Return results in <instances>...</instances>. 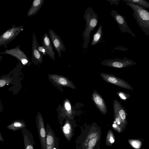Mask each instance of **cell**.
Masks as SVG:
<instances>
[{"instance_id":"1","label":"cell","mask_w":149,"mask_h":149,"mask_svg":"<svg viewBox=\"0 0 149 149\" xmlns=\"http://www.w3.org/2000/svg\"><path fill=\"white\" fill-rule=\"evenodd\" d=\"M84 18L86 21L85 29L83 33L84 42L82 47L84 49L88 47L91 34L97 26L98 23V16L91 7L88 8L85 10Z\"/></svg>"},{"instance_id":"2","label":"cell","mask_w":149,"mask_h":149,"mask_svg":"<svg viewBox=\"0 0 149 149\" xmlns=\"http://www.w3.org/2000/svg\"><path fill=\"white\" fill-rule=\"evenodd\" d=\"M133 10V17L142 31L147 36L149 35V13L145 8L133 3H126Z\"/></svg>"},{"instance_id":"3","label":"cell","mask_w":149,"mask_h":149,"mask_svg":"<svg viewBox=\"0 0 149 149\" xmlns=\"http://www.w3.org/2000/svg\"><path fill=\"white\" fill-rule=\"evenodd\" d=\"M24 29L23 26H17L15 24L13 25L11 28L6 30L0 36V47L3 45L5 48H7L8 45L15 39Z\"/></svg>"},{"instance_id":"4","label":"cell","mask_w":149,"mask_h":149,"mask_svg":"<svg viewBox=\"0 0 149 149\" xmlns=\"http://www.w3.org/2000/svg\"><path fill=\"white\" fill-rule=\"evenodd\" d=\"M101 64L107 66L122 68L135 65L137 63L125 57L123 58H116L104 60L101 62Z\"/></svg>"},{"instance_id":"5","label":"cell","mask_w":149,"mask_h":149,"mask_svg":"<svg viewBox=\"0 0 149 149\" xmlns=\"http://www.w3.org/2000/svg\"><path fill=\"white\" fill-rule=\"evenodd\" d=\"M100 75L103 79L107 83L125 89L132 90V87L126 81L112 74L101 73Z\"/></svg>"},{"instance_id":"6","label":"cell","mask_w":149,"mask_h":149,"mask_svg":"<svg viewBox=\"0 0 149 149\" xmlns=\"http://www.w3.org/2000/svg\"><path fill=\"white\" fill-rule=\"evenodd\" d=\"M20 45L13 48L6 49L4 51L0 52V54H6L15 57L24 65L29 64L30 62L28 58L20 49Z\"/></svg>"},{"instance_id":"7","label":"cell","mask_w":149,"mask_h":149,"mask_svg":"<svg viewBox=\"0 0 149 149\" xmlns=\"http://www.w3.org/2000/svg\"><path fill=\"white\" fill-rule=\"evenodd\" d=\"M111 15L113 17L116 23L118 25L120 31L122 33H129L132 36L135 38V34L129 27L125 20V17L119 14L115 10H112L111 12Z\"/></svg>"},{"instance_id":"8","label":"cell","mask_w":149,"mask_h":149,"mask_svg":"<svg viewBox=\"0 0 149 149\" xmlns=\"http://www.w3.org/2000/svg\"><path fill=\"white\" fill-rule=\"evenodd\" d=\"M49 35L52 45L57 51L58 56L61 57V51L64 52L66 50L64 43L60 36L52 29H49Z\"/></svg>"},{"instance_id":"9","label":"cell","mask_w":149,"mask_h":149,"mask_svg":"<svg viewBox=\"0 0 149 149\" xmlns=\"http://www.w3.org/2000/svg\"><path fill=\"white\" fill-rule=\"evenodd\" d=\"M45 130L46 149H60L58 140L52 129L47 126Z\"/></svg>"},{"instance_id":"10","label":"cell","mask_w":149,"mask_h":149,"mask_svg":"<svg viewBox=\"0 0 149 149\" xmlns=\"http://www.w3.org/2000/svg\"><path fill=\"white\" fill-rule=\"evenodd\" d=\"M39 44L34 32L33 33L32 44L31 59L33 62L35 63H41L43 61V55L38 50Z\"/></svg>"},{"instance_id":"11","label":"cell","mask_w":149,"mask_h":149,"mask_svg":"<svg viewBox=\"0 0 149 149\" xmlns=\"http://www.w3.org/2000/svg\"><path fill=\"white\" fill-rule=\"evenodd\" d=\"M37 127L42 149L46 148V133L42 117L39 116L37 121Z\"/></svg>"},{"instance_id":"12","label":"cell","mask_w":149,"mask_h":149,"mask_svg":"<svg viewBox=\"0 0 149 149\" xmlns=\"http://www.w3.org/2000/svg\"><path fill=\"white\" fill-rule=\"evenodd\" d=\"M42 43L46 51L47 55L52 59L55 60V52L50 39L46 33H45L43 36Z\"/></svg>"},{"instance_id":"13","label":"cell","mask_w":149,"mask_h":149,"mask_svg":"<svg viewBox=\"0 0 149 149\" xmlns=\"http://www.w3.org/2000/svg\"><path fill=\"white\" fill-rule=\"evenodd\" d=\"M25 149H34L35 142L32 134L26 128L21 130Z\"/></svg>"},{"instance_id":"14","label":"cell","mask_w":149,"mask_h":149,"mask_svg":"<svg viewBox=\"0 0 149 149\" xmlns=\"http://www.w3.org/2000/svg\"><path fill=\"white\" fill-rule=\"evenodd\" d=\"M92 99L95 105L103 113L107 112V109L105 101L100 95L95 91L92 94Z\"/></svg>"},{"instance_id":"15","label":"cell","mask_w":149,"mask_h":149,"mask_svg":"<svg viewBox=\"0 0 149 149\" xmlns=\"http://www.w3.org/2000/svg\"><path fill=\"white\" fill-rule=\"evenodd\" d=\"M45 0H34L28 10L27 16L30 17L37 14L41 8Z\"/></svg>"},{"instance_id":"16","label":"cell","mask_w":149,"mask_h":149,"mask_svg":"<svg viewBox=\"0 0 149 149\" xmlns=\"http://www.w3.org/2000/svg\"><path fill=\"white\" fill-rule=\"evenodd\" d=\"M26 127V124L24 121L17 120L7 126L6 128L12 131H16L22 130Z\"/></svg>"},{"instance_id":"17","label":"cell","mask_w":149,"mask_h":149,"mask_svg":"<svg viewBox=\"0 0 149 149\" xmlns=\"http://www.w3.org/2000/svg\"><path fill=\"white\" fill-rule=\"evenodd\" d=\"M64 135L68 141H70L73 136V129L68 121L65 123L62 128Z\"/></svg>"},{"instance_id":"18","label":"cell","mask_w":149,"mask_h":149,"mask_svg":"<svg viewBox=\"0 0 149 149\" xmlns=\"http://www.w3.org/2000/svg\"><path fill=\"white\" fill-rule=\"evenodd\" d=\"M103 33L102 26L100 25L96 32L93 35V39L91 43V46L95 45L101 42L103 40Z\"/></svg>"},{"instance_id":"19","label":"cell","mask_w":149,"mask_h":149,"mask_svg":"<svg viewBox=\"0 0 149 149\" xmlns=\"http://www.w3.org/2000/svg\"><path fill=\"white\" fill-rule=\"evenodd\" d=\"M126 3H133L141 6L144 8L149 9V3L144 0H124Z\"/></svg>"},{"instance_id":"20","label":"cell","mask_w":149,"mask_h":149,"mask_svg":"<svg viewBox=\"0 0 149 149\" xmlns=\"http://www.w3.org/2000/svg\"><path fill=\"white\" fill-rule=\"evenodd\" d=\"M12 79L8 77H4L0 78V88L11 84Z\"/></svg>"},{"instance_id":"21","label":"cell","mask_w":149,"mask_h":149,"mask_svg":"<svg viewBox=\"0 0 149 149\" xmlns=\"http://www.w3.org/2000/svg\"><path fill=\"white\" fill-rule=\"evenodd\" d=\"M121 106H120L119 104H118V107H118H116L117 108L118 111H119L118 112H119V114L121 118L123 120H124L126 118L125 111Z\"/></svg>"},{"instance_id":"22","label":"cell","mask_w":149,"mask_h":149,"mask_svg":"<svg viewBox=\"0 0 149 149\" xmlns=\"http://www.w3.org/2000/svg\"><path fill=\"white\" fill-rule=\"evenodd\" d=\"M57 80V82L61 85H67L68 83L66 79L62 77H58Z\"/></svg>"},{"instance_id":"23","label":"cell","mask_w":149,"mask_h":149,"mask_svg":"<svg viewBox=\"0 0 149 149\" xmlns=\"http://www.w3.org/2000/svg\"><path fill=\"white\" fill-rule=\"evenodd\" d=\"M38 49L43 55H44L45 56L47 55L46 51L42 45L40 46L39 45L38 47Z\"/></svg>"},{"instance_id":"24","label":"cell","mask_w":149,"mask_h":149,"mask_svg":"<svg viewBox=\"0 0 149 149\" xmlns=\"http://www.w3.org/2000/svg\"><path fill=\"white\" fill-rule=\"evenodd\" d=\"M118 95L123 100H126L128 98V95H126L125 93L123 92H118Z\"/></svg>"},{"instance_id":"25","label":"cell","mask_w":149,"mask_h":149,"mask_svg":"<svg viewBox=\"0 0 149 149\" xmlns=\"http://www.w3.org/2000/svg\"><path fill=\"white\" fill-rule=\"evenodd\" d=\"M96 140L95 139H93L90 140L88 143L89 148H92L95 145Z\"/></svg>"},{"instance_id":"26","label":"cell","mask_w":149,"mask_h":149,"mask_svg":"<svg viewBox=\"0 0 149 149\" xmlns=\"http://www.w3.org/2000/svg\"><path fill=\"white\" fill-rule=\"evenodd\" d=\"M106 1L109 2L111 5L114 4L116 5H118L120 1V0H106Z\"/></svg>"},{"instance_id":"27","label":"cell","mask_w":149,"mask_h":149,"mask_svg":"<svg viewBox=\"0 0 149 149\" xmlns=\"http://www.w3.org/2000/svg\"><path fill=\"white\" fill-rule=\"evenodd\" d=\"M65 107L66 110L68 111H69L71 110V107L70 103L66 102L65 104Z\"/></svg>"},{"instance_id":"28","label":"cell","mask_w":149,"mask_h":149,"mask_svg":"<svg viewBox=\"0 0 149 149\" xmlns=\"http://www.w3.org/2000/svg\"><path fill=\"white\" fill-rule=\"evenodd\" d=\"M132 144L133 146L135 148H137L139 146L138 143L136 141L133 142Z\"/></svg>"},{"instance_id":"29","label":"cell","mask_w":149,"mask_h":149,"mask_svg":"<svg viewBox=\"0 0 149 149\" xmlns=\"http://www.w3.org/2000/svg\"><path fill=\"white\" fill-rule=\"evenodd\" d=\"M0 141H2L3 142L4 141V140L3 138V137L2 136L0 132Z\"/></svg>"},{"instance_id":"30","label":"cell","mask_w":149,"mask_h":149,"mask_svg":"<svg viewBox=\"0 0 149 149\" xmlns=\"http://www.w3.org/2000/svg\"><path fill=\"white\" fill-rule=\"evenodd\" d=\"M110 140L111 142L112 143H113L114 141V140L113 139V138L112 137H111L110 139Z\"/></svg>"},{"instance_id":"31","label":"cell","mask_w":149,"mask_h":149,"mask_svg":"<svg viewBox=\"0 0 149 149\" xmlns=\"http://www.w3.org/2000/svg\"><path fill=\"white\" fill-rule=\"evenodd\" d=\"M3 58V56H0V62L1 61V60H2Z\"/></svg>"},{"instance_id":"32","label":"cell","mask_w":149,"mask_h":149,"mask_svg":"<svg viewBox=\"0 0 149 149\" xmlns=\"http://www.w3.org/2000/svg\"><path fill=\"white\" fill-rule=\"evenodd\" d=\"M113 126L114 127H117V125L116 124H113Z\"/></svg>"},{"instance_id":"33","label":"cell","mask_w":149,"mask_h":149,"mask_svg":"<svg viewBox=\"0 0 149 149\" xmlns=\"http://www.w3.org/2000/svg\"><path fill=\"white\" fill-rule=\"evenodd\" d=\"M120 122H118V124L119 125V124H120Z\"/></svg>"},{"instance_id":"34","label":"cell","mask_w":149,"mask_h":149,"mask_svg":"<svg viewBox=\"0 0 149 149\" xmlns=\"http://www.w3.org/2000/svg\"><path fill=\"white\" fill-rule=\"evenodd\" d=\"M116 123V121H114V123Z\"/></svg>"}]
</instances>
